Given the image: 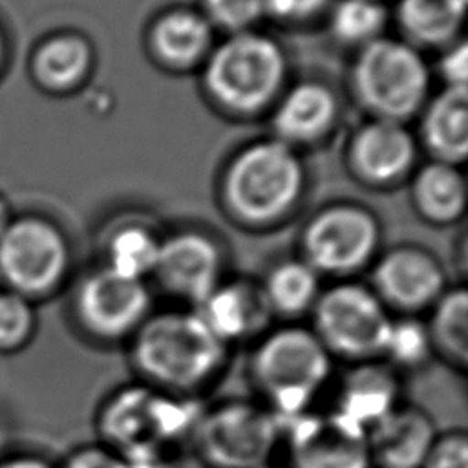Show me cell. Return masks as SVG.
Wrapping results in <instances>:
<instances>
[{"label": "cell", "instance_id": "5", "mask_svg": "<svg viewBox=\"0 0 468 468\" xmlns=\"http://www.w3.org/2000/svg\"><path fill=\"white\" fill-rule=\"evenodd\" d=\"M311 331L333 358L380 360L393 318L380 298L358 283H338L316 298Z\"/></svg>", "mask_w": 468, "mask_h": 468}, {"label": "cell", "instance_id": "29", "mask_svg": "<svg viewBox=\"0 0 468 468\" xmlns=\"http://www.w3.org/2000/svg\"><path fill=\"white\" fill-rule=\"evenodd\" d=\"M37 311L33 302L11 291H0V355L22 351L35 336Z\"/></svg>", "mask_w": 468, "mask_h": 468}, {"label": "cell", "instance_id": "1", "mask_svg": "<svg viewBox=\"0 0 468 468\" xmlns=\"http://www.w3.org/2000/svg\"><path fill=\"white\" fill-rule=\"evenodd\" d=\"M128 355L139 382L192 397L221 373L229 346L196 311H163L148 314L132 335Z\"/></svg>", "mask_w": 468, "mask_h": 468}, {"label": "cell", "instance_id": "25", "mask_svg": "<svg viewBox=\"0 0 468 468\" xmlns=\"http://www.w3.org/2000/svg\"><path fill=\"white\" fill-rule=\"evenodd\" d=\"M466 0H402L400 22L422 44H441L453 37L464 16Z\"/></svg>", "mask_w": 468, "mask_h": 468}, {"label": "cell", "instance_id": "18", "mask_svg": "<svg viewBox=\"0 0 468 468\" xmlns=\"http://www.w3.org/2000/svg\"><path fill=\"white\" fill-rule=\"evenodd\" d=\"M353 161L369 179L386 181L408 170L415 155L411 135L389 119L366 124L353 141Z\"/></svg>", "mask_w": 468, "mask_h": 468}, {"label": "cell", "instance_id": "30", "mask_svg": "<svg viewBox=\"0 0 468 468\" xmlns=\"http://www.w3.org/2000/svg\"><path fill=\"white\" fill-rule=\"evenodd\" d=\"M386 22L384 7L375 0H342L331 16L333 31L347 42H371Z\"/></svg>", "mask_w": 468, "mask_h": 468}, {"label": "cell", "instance_id": "2", "mask_svg": "<svg viewBox=\"0 0 468 468\" xmlns=\"http://www.w3.org/2000/svg\"><path fill=\"white\" fill-rule=\"evenodd\" d=\"M331 369L333 356L316 335L302 325H283L261 336L249 362L261 404L274 413L282 430L311 411Z\"/></svg>", "mask_w": 468, "mask_h": 468}, {"label": "cell", "instance_id": "15", "mask_svg": "<svg viewBox=\"0 0 468 468\" xmlns=\"http://www.w3.org/2000/svg\"><path fill=\"white\" fill-rule=\"evenodd\" d=\"M435 422L417 406L399 404L367 430L373 468H422L437 437Z\"/></svg>", "mask_w": 468, "mask_h": 468}, {"label": "cell", "instance_id": "6", "mask_svg": "<svg viewBox=\"0 0 468 468\" xmlns=\"http://www.w3.org/2000/svg\"><path fill=\"white\" fill-rule=\"evenodd\" d=\"M69 250L62 232L38 216L13 218L0 236V282L29 302L51 294L64 280Z\"/></svg>", "mask_w": 468, "mask_h": 468}, {"label": "cell", "instance_id": "19", "mask_svg": "<svg viewBox=\"0 0 468 468\" xmlns=\"http://www.w3.org/2000/svg\"><path fill=\"white\" fill-rule=\"evenodd\" d=\"M424 137L444 163L463 161L468 150V93L466 86H448L428 108Z\"/></svg>", "mask_w": 468, "mask_h": 468}, {"label": "cell", "instance_id": "37", "mask_svg": "<svg viewBox=\"0 0 468 468\" xmlns=\"http://www.w3.org/2000/svg\"><path fill=\"white\" fill-rule=\"evenodd\" d=\"M124 468H170L165 452H144L130 457H122Z\"/></svg>", "mask_w": 468, "mask_h": 468}, {"label": "cell", "instance_id": "39", "mask_svg": "<svg viewBox=\"0 0 468 468\" xmlns=\"http://www.w3.org/2000/svg\"><path fill=\"white\" fill-rule=\"evenodd\" d=\"M5 53H7L5 35H4V29L0 27V69H2V64H4V60H5Z\"/></svg>", "mask_w": 468, "mask_h": 468}, {"label": "cell", "instance_id": "36", "mask_svg": "<svg viewBox=\"0 0 468 468\" xmlns=\"http://www.w3.org/2000/svg\"><path fill=\"white\" fill-rule=\"evenodd\" d=\"M0 468H57V466L35 453H15V455L2 457Z\"/></svg>", "mask_w": 468, "mask_h": 468}, {"label": "cell", "instance_id": "4", "mask_svg": "<svg viewBox=\"0 0 468 468\" xmlns=\"http://www.w3.org/2000/svg\"><path fill=\"white\" fill-rule=\"evenodd\" d=\"M282 433L267 406L230 399L205 408L190 439L208 468H261L271 463Z\"/></svg>", "mask_w": 468, "mask_h": 468}, {"label": "cell", "instance_id": "21", "mask_svg": "<svg viewBox=\"0 0 468 468\" xmlns=\"http://www.w3.org/2000/svg\"><path fill=\"white\" fill-rule=\"evenodd\" d=\"M333 93L322 84H300L276 110L274 128L287 141H307L320 135L335 117Z\"/></svg>", "mask_w": 468, "mask_h": 468}, {"label": "cell", "instance_id": "10", "mask_svg": "<svg viewBox=\"0 0 468 468\" xmlns=\"http://www.w3.org/2000/svg\"><path fill=\"white\" fill-rule=\"evenodd\" d=\"M73 311L90 338L99 342L130 340L150 314V292L143 280L106 267L82 280Z\"/></svg>", "mask_w": 468, "mask_h": 468}, {"label": "cell", "instance_id": "22", "mask_svg": "<svg viewBox=\"0 0 468 468\" xmlns=\"http://www.w3.org/2000/svg\"><path fill=\"white\" fill-rule=\"evenodd\" d=\"M433 355L455 369L468 366V292L455 289L442 292L433 303L426 324Z\"/></svg>", "mask_w": 468, "mask_h": 468}, {"label": "cell", "instance_id": "13", "mask_svg": "<svg viewBox=\"0 0 468 468\" xmlns=\"http://www.w3.org/2000/svg\"><path fill=\"white\" fill-rule=\"evenodd\" d=\"M375 289L380 302L406 313L433 305L444 292V274L437 261L417 249H399L386 254L375 269Z\"/></svg>", "mask_w": 468, "mask_h": 468}, {"label": "cell", "instance_id": "3", "mask_svg": "<svg viewBox=\"0 0 468 468\" xmlns=\"http://www.w3.org/2000/svg\"><path fill=\"white\" fill-rule=\"evenodd\" d=\"M201 408L188 395H174L137 382L115 389L97 410L99 441L121 457L165 452L190 437Z\"/></svg>", "mask_w": 468, "mask_h": 468}, {"label": "cell", "instance_id": "33", "mask_svg": "<svg viewBox=\"0 0 468 468\" xmlns=\"http://www.w3.org/2000/svg\"><path fill=\"white\" fill-rule=\"evenodd\" d=\"M57 468H124V461L106 446L93 444L71 452Z\"/></svg>", "mask_w": 468, "mask_h": 468}, {"label": "cell", "instance_id": "26", "mask_svg": "<svg viewBox=\"0 0 468 468\" xmlns=\"http://www.w3.org/2000/svg\"><path fill=\"white\" fill-rule=\"evenodd\" d=\"M154 42L166 60L188 62L199 57L208 46L210 26L197 13L174 11L157 22Z\"/></svg>", "mask_w": 468, "mask_h": 468}, {"label": "cell", "instance_id": "38", "mask_svg": "<svg viewBox=\"0 0 468 468\" xmlns=\"http://www.w3.org/2000/svg\"><path fill=\"white\" fill-rule=\"evenodd\" d=\"M13 218H15V216L11 214L9 203L0 196V236H2V232L7 229V225L11 223Z\"/></svg>", "mask_w": 468, "mask_h": 468}, {"label": "cell", "instance_id": "40", "mask_svg": "<svg viewBox=\"0 0 468 468\" xmlns=\"http://www.w3.org/2000/svg\"><path fill=\"white\" fill-rule=\"evenodd\" d=\"M261 468H274V466L269 463V464H265V466H261Z\"/></svg>", "mask_w": 468, "mask_h": 468}, {"label": "cell", "instance_id": "27", "mask_svg": "<svg viewBox=\"0 0 468 468\" xmlns=\"http://www.w3.org/2000/svg\"><path fill=\"white\" fill-rule=\"evenodd\" d=\"M159 247L161 243L146 229L126 227L110 241L108 267L122 276L143 280L144 274L155 271Z\"/></svg>", "mask_w": 468, "mask_h": 468}, {"label": "cell", "instance_id": "34", "mask_svg": "<svg viewBox=\"0 0 468 468\" xmlns=\"http://www.w3.org/2000/svg\"><path fill=\"white\" fill-rule=\"evenodd\" d=\"M441 71L450 86H466V73H468V53L466 44L461 42L450 53L444 55Z\"/></svg>", "mask_w": 468, "mask_h": 468}, {"label": "cell", "instance_id": "32", "mask_svg": "<svg viewBox=\"0 0 468 468\" xmlns=\"http://www.w3.org/2000/svg\"><path fill=\"white\" fill-rule=\"evenodd\" d=\"M205 4L210 16L229 29L250 26L265 9V0H205Z\"/></svg>", "mask_w": 468, "mask_h": 468}, {"label": "cell", "instance_id": "20", "mask_svg": "<svg viewBox=\"0 0 468 468\" xmlns=\"http://www.w3.org/2000/svg\"><path fill=\"white\" fill-rule=\"evenodd\" d=\"M91 62L90 46L75 35H55L37 46L31 57L33 80L49 91H62L75 86Z\"/></svg>", "mask_w": 468, "mask_h": 468}, {"label": "cell", "instance_id": "16", "mask_svg": "<svg viewBox=\"0 0 468 468\" xmlns=\"http://www.w3.org/2000/svg\"><path fill=\"white\" fill-rule=\"evenodd\" d=\"M397 371L384 360L356 362L340 380L335 411L366 431L391 413L400 402Z\"/></svg>", "mask_w": 468, "mask_h": 468}, {"label": "cell", "instance_id": "35", "mask_svg": "<svg viewBox=\"0 0 468 468\" xmlns=\"http://www.w3.org/2000/svg\"><path fill=\"white\" fill-rule=\"evenodd\" d=\"M325 0H265V7L272 11L276 16L292 18V16H307L318 11Z\"/></svg>", "mask_w": 468, "mask_h": 468}, {"label": "cell", "instance_id": "9", "mask_svg": "<svg viewBox=\"0 0 468 468\" xmlns=\"http://www.w3.org/2000/svg\"><path fill=\"white\" fill-rule=\"evenodd\" d=\"M353 82L366 106L380 119L397 121L420 106L428 88V71L411 46L375 38L358 55Z\"/></svg>", "mask_w": 468, "mask_h": 468}, {"label": "cell", "instance_id": "11", "mask_svg": "<svg viewBox=\"0 0 468 468\" xmlns=\"http://www.w3.org/2000/svg\"><path fill=\"white\" fill-rule=\"evenodd\" d=\"M291 468H373L367 431L338 411H307L283 428Z\"/></svg>", "mask_w": 468, "mask_h": 468}, {"label": "cell", "instance_id": "23", "mask_svg": "<svg viewBox=\"0 0 468 468\" xmlns=\"http://www.w3.org/2000/svg\"><path fill=\"white\" fill-rule=\"evenodd\" d=\"M261 292L271 314L298 316L311 311L320 296L316 271L303 261L282 263L272 269Z\"/></svg>", "mask_w": 468, "mask_h": 468}, {"label": "cell", "instance_id": "7", "mask_svg": "<svg viewBox=\"0 0 468 468\" xmlns=\"http://www.w3.org/2000/svg\"><path fill=\"white\" fill-rule=\"evenodd\" d=\"M302 165L282 141L243 150L229 168L225 190L232 208L254 221L280 216L302 188Z\"/></svg>", "mask_w": 468, "mask_h": 468}, {"label": "cell", "instance_id": "12", "mask_svg": "<svg viewBox=\"0 0 468 468\" xmlns=\"http://www.w3.org/2000/svg\"><path fill=\"white\" fill-rule=\"evenodd\" d=\"M375 219L356 207H333L318 214L305 230V252L314 271L344 274L360 267L375 250Z\"/></svg>", "mask_w": 468, "mask_h": 468}, {"label": "cell", "instance_id": "31", "mask_svg": "<svg viewBox=\"0 0 468 468\" xmlns=\"http://www.w3.org/2000/svg\"><path fill=\"white\" fill-rule=\"evenodd\" d=\"M422 468H468V437L464 431L439 433Z\"/></svg>", "mask_w": 468, "mask_h": 468}, {"label": "cell", "instance_id": "24", "mask_svg": "<svg viewBox=\"0 0 468 468\" xmlns=\"http://www.w3.org/2000/svg\"><path fill=\"white\" fill-rule=\"evenodd\" d=\"M415 197L420 208L433 219L457 218L464 208L466 185L452 163H431L415 179Z\"/></svg>", "mask_w": 468, "mask_h": 468}, {"label": "cell", "instance_id": "14", "mask_svg": "<svg viewBox=\"0 0 468 468\" xmlns=\"http://www.w3.org/2000/svg\"><path fill=\"white\" fill-rule=\"evenodd\" d=\"M154 272L170 292L197 305L219 285V254L201 234H177L161 243Z\"/></svg>", "mask_w": 468, "mask_h": 468}, {"label": "cell", "instance_id": "8", "mask_svg": "<svg viewBox=\"0 0 468 468\" xmlns=\"http://www.w3.org/2000/svg\"><path fill=\"white\" fill-rule=\"evenodd\" d=\"M283 79L280 48L258 33H238L208 58L205 80L212 95L238 110L267 102Z\"/></svg>", "mask_w": 468, "mask_h": 468}, {"label": "cell", "instance_id": "17", "mask_svg": "<svg viewBox=\"0 0 468 468\" xmlns=\"http://www.w3.org/2000/svg\"><path fill=\"white\" fill-rule=\"evenodd\" d=\"M194 311L227 346L258 335L271 316L263 292L241 283L218 285Z\"/></svg>", "mask_w": 468, "mask_h": 468}, {"label": "cell", "instance_id": "28", "mask_svg": "<svg viewBox=\"0 0 468 468\" xmlns=\"http://www.w3.org/2000/svg\"><path fill=\"white\" fill-rule=\"evenodd\" d=\"M433 355L426 324L413 316H402L391 322L382 360L399 369H419Z\"/></svg>", "mask_w": 468, "mask_h": 468}]
</instances>
